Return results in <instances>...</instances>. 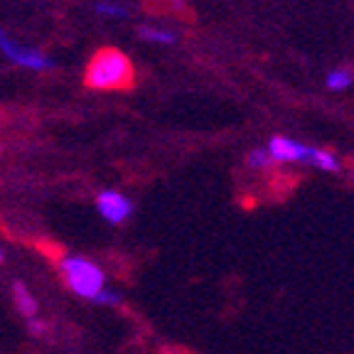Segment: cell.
Segmentation results:
<instances>
[{
	"label": "cell",
	"instance_id": "12",
	"mask_svg": "<svg viewBox=\"0 0 354 354\" xmlns=\"http://www.w3.org/2000/svg\"><path fill=\"white\" fill-rule=\"evenodd\" d=\"M3 259H6V254H3V246H0V263H3Z\"/></svg>",
	"mask_w": 354,
	"mask_h": 354
},
{
	"label": "cell",
	"instance_id": "10",
	"mask_svg": "<svg viewBox=\"0 0 354 354\" xmlns=\"http://www.w3.org/2000/svg\"><path fill=\"white\" fill-rule=\"evenodd\" d=\"M25 327H28V332L32 335V337H37V339H44L47 335H50V325L42 320V317H37V320H30V322H25Z\"/></svg>",
	"mask_w": 354,
	"mask_h": 354
},
{
	"label": "cell",
	"instance_id": "3",
	"mask_svg": "<svg viewBox=\"0 0 354 354\" xmlns=\"http://www.w3.org/2000/svg\"><path fill=\"white\" fill-rule=\"evenodd\" d=\"M133 82V66L123 52L118 50H101L91 59L86 69V84L91 88H126Z\"/></svg>",
	"mask_w": 354,
	"mask_h": 354
},
{
	"label": "cell",
	"instance_id": "7",
	"mask_svg": "<svg viewBox=\"0 0 354 354\" xmlns=\"http://www.w3.org/2000/svg\"><path fill=\"white\" fill-rule=\"evenodd\" d=\"M138 35L148 42H155V44H175L177 42V35L172 30H162V28H150V25H143L138 30Z\"/></svg>",
	"mask_w": 354,
	"mask_h": 354
},
{
	"label": "cell",
	"instance_id": "9",
	"mask_svg": "<svg viewBox=\"0 0 354 354\" xmlns=\"http://www.w3.org/2000/svg\"><path fill=\"white\" fill-rule=\"evenodd\" d=\"M246 162H249L251 170H271V167H273L271 155H268V150H266V148L251 150L249 158H246Z\"/></svg>",
	"mask_w": 354,
	"mask_h": 354
},
{
	"label": "cell",
	"instance_id": "6",
	"mask_svg": "<svg viewBox=\"0 0 354 354\" xmlns=\"http://www.w3.org/2000/svg\"><path fill=\"white\" fill-rule=\"evenodd\" d=\"M10 298H12V305H15V310H17V315H20L25 322L42 317V313H39V300L35 298L32 288H30L25 281H12Z\"/></svg>",
	"mask_w": 354,
	"mask_h": 354
},
{
	"label": "cell",
	"instance_id": "1",
	"mask_svg": "<svg viewBox=\"0 0 354 354\" xmlns=\"http://www.w3.org/2000/svg\"><path fill=\"white\" fill-rule=\"evenodd\" d=\"M57 271L74 298L86 300L91 305H101V308L121 305V293L109 286L106 271L96 261L82 254H62L57 259Z\"/></svg>",
	"mask_w": 354,
	"mask_h": 354
},
{
	"label": "cell",
	"instance_id": "8",
	"mask_svg": "<svg viewBox=\"0 0 354 354\" xmlns=\"http://www.w3.org/2000/svg\"><path fill=\"white\" fill-rule=\"evenodd\" d=\"M352 79V69H332L327 74V88L330 91H344V88H349Z\"/></svg>",
	"mask_w": 354,
	"mask_h": 354
},
{
	"label": "cell",
	"instance_id": "4",
	"mask_svg": "<svg viewBox=\"0 0 354 354\" xmlns=\"http://www.w3.org/2000/svg\"><path fill=\"white\" fill-rule=\"evenodd\" d=\"M96 212L99 216L111 224V227H121L131 219L133 214V202L128 194L118 192V189H101L96 194Z\"/></svg>",
	"mask_w": 354,
	"mask_h": 354
},
{
	"label": "cell",
	"instance_id": "2",
	"mask_svg": "<svg viewBox=\"0 0 354 354\" xmlns=\"http://www.w3.org/2000/svg\"><path fill=\"white\" fill-rule=\"evenodd\" d=\"M266 150L271 155L273 165H310L322 172H339V160L335 158V153L313 148L286 136H273Z\"/></svg>",
	"mask_w": 354,
	"mask_h": 354
},
{
	"label": "cell",
	"instance_id": "11",
	"mask_svg": "<svg viewBox=\"0 0 354 354\" xmlns=\"http://www.w3.org/2000/svg\"><path fill=\"white\" fill-rule=\"evenodd\" d=\"M96 12L106 17H126V8L116 6V3H99L96 6Z\"/></svg>",
	"mask_w": 354,
	"mask_h": 354
},
{
	"label": "cell",
	"instance_id": "5",
	"mask_svg": "<svg viewBox=\"0 0 354 354\" xmlns=\"http://www.w3.org/2000/svg\"><path fill=\"white\" fill-rule=\"evenodd\" d=\"M0 52L12 62V64H20L25 69H32V72H50L55 69V62L47 55H42L39 50H30V47H22L15 39L8 37L3 30H0Z\"/></svg>",
	"mask_w": 354,
	"mask_h": 354
}]
</instances>
